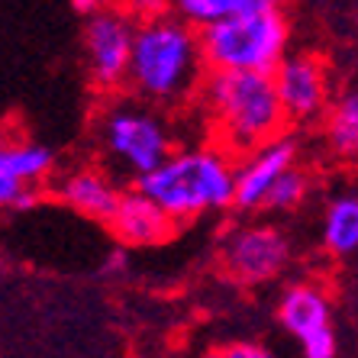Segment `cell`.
<instances>
[{"label":"cell","mask_w":358,"mask_h":358,"mask_svg":"<svg viewBox=\"0 0 358 358\" xmlns=\"http://www.w3.org/2000/svg\"><path fill=\"white\" fill-rule=\"evenodd\" d=\"M249 3L252 0H178L175 13L200 33V29H210V26L233 20L236 13H242Z\"/></svg>","instance_id":"cell-16"},{"label":"cell","mask_w":358,"mask_h":358,"mask_svg":"<svg viewBox=\"0 0 358 358\" xmlns=\"http://www.w3.org/2000/svg\"><path fill=\"white\" fill-rule=\"evenodd\" d=\"M55 168V155L39 142L0 139V210H29L39 200L42 184Z\"/></svg>","instance_id":"cell-8"},{"label":"cell","mask_w":358,"mask_h":358,"mask_svg":"<svg viewBox=\"0 0 358 358\" xmlns=\"http://www.w3.org/2000/svg\"><path fill=\"white\" fill-rule=\"evenodd\" d=\"M71 10H75V13H97L100 10V3H94V0H78V3H71Z\"/></svg>","instance_id":"cell-20"},{"label":"cell","mask_w":358,"mask_h":358,"mask_svg":"<svg viewBox=\"0 0 358 358\" xmlns=\"http://www.w3.org/2000/svg\"><path fill=\"white\" fill-rule=\"evenodd\" d=\"M100 136H103L107 155L136 181L149 178L155 168H162L175 155L165 120L152 110L129 107V103L110 110L100 126Z\"/></svg>","instance_id":"cell-5"},{"label":"cell","mask_w":358,"mask_h":358,"mask_svg":"<svg viewBox=\"0 0 358 358\" xmlns=\"http://www.w3.org/2000/svg\"><path fill=\"white\" fill-rule=\"evenodd\" d=\"M287 42L291 23L275 0H252L233 20L200 29V52L210 71L275 75L287 59Z\"/></svg>","instance_id":"cell-4"},{"label":"cell","mask_w":358,"mask_h":358,"mask_svg":"<svg viewBox=\"0 0 358 358\" xmlns=\"http://www.w3.org/2000/svg\"><path fill=\"white\" fill-rule=\"evenodd\" d=\"M203 358H275L259 342H223L203 352Z\"/></svg>","instance_id":"cell-18"},{"label":"cell","mask_w":358,"mask_h":358,"mask_svg":"<svg viewBox=\"0 0 358 358\" xmlns=\"http://www.w3.org/2000/svg\"><path fill=\"white\" fill-rule=\"evenodd\" d=\"M200 100L226 149L255 152L278 139L287 113L278 97L275 78L252 71H210L200 81Z\"/></svg>","instance_id":"cell-1"},{"label":"cell","mask_w":358,"mask_h":358,"mask_svg":"<svg viewBox=\"0 0 358 358\" xmlns=\"http://www.w3.org/2000/svg\"><path fill=\"white\" fill-rule=\"evenodd\" d=\"M323 245L333 255L358 252V194H342L326 207Z\"/></svg>","instance_id":"cell-14"},{"label":"cell","mask_w":358,"mask_h":358,"mask_svg":"<svg viewBox=\"0 0 358 358\" xmlns=\"http://www.w3.org/2000/svg\"><path fill=\"white\" fill-rule=\"evenodd\" d=\"M59 200L68 203L71 210H78V213H84V217L110 223L120 200H123V191L107 175H100L94 168H84V171H71L59 181Z\"/></svg>","instance_id":"cell-13"},{"label":"cell","mask_w":358,"mask_h":358,"mask_svg":"<svg viewBox=\"0 0 358 358\" xmlns=\"http://www.w3.org/2000/svg\"><path fill=\"white\" fill-rule=\"evenodd\" d=\"M303 197H307V178H303V171L294 168V171H287V175L271 187L265 207L268 210H294L303 203Z\"/></svg>","instance_id":"cell-17"},{"label":"cell","mask_w":358,"mask_h":358,"mask_svg":"<svg viewBox=\"0 0 358 358\" xmlns=\"http://www.w3.org/2000/svg\"><path fill=\"white\" fill-rule=\"evenodd\" d=\"M278 320L297 342H307L333 329L329 297L317 284H291V287H284L281 300H278Z\"/></svg>","instance_id":"cell-12"},{"label":"cell","mask_w":358,"mask_h":358,"mask_svg":"<svg viewBox=\"0 0 358 358\" xmlns=\"http://www.w3.org/2000/svg\"><path fill=\"white\" fill-rule=\"evenodd\" d=\"M294 162H297V142L291 136H278L262 149L249 152L236 165V207L262 210L271 187L287 171H294Z\"/></svg>","instance_id":"cell-9"},{"label":"cell","mask_w":358,"mask_h":358,"mask_svg":"<svg viewBox=\"0 0 358 358\" xmlns=\"http://www.w3.org/2000/svg\"><path fill=\"white\" fill-rule=\"evenodd\" d=\"M136 191L181 223L236 203V165L220 149L175 152L149 178L136 181Z\"/></svg>","instance_id":"cell-2"},{"label":"cell","mask_w":358,"mask_h":358,"mask_svg":"<svg viewBox=\"0 0 358 358\" xmlns=\"http://www.w3.org/2000/svg\"><path fill=\"white\" fill-rule=\"evenodd\" d=\"M136 26L129 13L117 7H100L84 23V55L100 87H120L129 78Z\"/></svg>","instance_id":"cell-6"},{"label":"cell","mask_w":358,"mask_h":358,"mask_svg":"<svg viewBox=\"0 0 358 358\" xmlns=\"http://www.w3.org/2000/svg\"><path fill=\"white\" fill-rule=\"evenodd\" d=\"M300 352H303V358H336L339 355V336H336V329H326L313 339L300 342Z\"/></svg>","instance_id":"cell-19"},{"label":"cell","mask_w":358,"mask_h":358,"mask_svg":"<svg viewBox=\"0 0 358 358\" xmlns=\"http://www.w3.org/2000/svg\"><path fill=\"white\" fill-rule=\"evenodd\" d=\"M226 271L242 284H268L291 262V239L271 223L233 229L223 242Z\"/></svg>","instance_id":"cell-7"},{"label":"cell","mask_w":358,"mask_h":358,"mask_svg":"<svg viewBox=\"0 0 358 358\" xmlns=\"http://www.w3.org/2000/svg\"><path fill=\"white\" fill-rule=\"evenodd\" d=\"M271 78L287 120H313L326 110V71L313 55H287Z\"/></svg>","instance_id":"cell-10"},{"label":"cell","mask_w":358,"mask_h":358,"mask_svg":"<svg viewBox=\"0 0 358 358\" xmlns=\"http://www.w3.org/2000/svg\"><path fill=\"white\" fill-rule=\"evenodd\" d=\"M200 33L178 13H152L136 26L129 81L149 100H178L197 84Z\"/></svg>","instance_id":"cell-3"},{"label":"cell","mask_w":358,"mask_h":358,"mask_svg":"<svg viewBox=\"0 0 358 358\" xmlns=\"http://www.w3.org/2000/svg\"><path fill=\"white\" fill-rule=\"evenodd\" d=\"M175 220L168 217L159 203H152L139 191H123L117 213L110 220V229L129 249H145V245H162L175 236Z\"/></svg>","instance_id":"cell-11"},{"label":"cell","mask_w":358,"mask_h":358,"mask_svg":"<svg viewBox=\"0 0 358 358\" xmlns=\"http://www.w3.org/2000/svg\"><path fill=\"white\" fill-rule=\"evenodd\" d=\"M326 139H329L336 155L358 159V87H352L349 94H342L339 103L329 110Z\"/></svg>","instance_id":"cell-15"}]
</instances>
